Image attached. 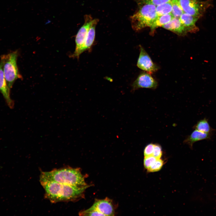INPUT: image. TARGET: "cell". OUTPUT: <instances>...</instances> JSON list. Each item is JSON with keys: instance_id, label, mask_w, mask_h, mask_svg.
<instances>
[{"instance_id": "obj_21", "label": "cell", "mask_w": 216, "mask_h": 216, "mask_svg": "<svg viewBox=\"0 0 216 216\" xmlns=\"http://www.w3.org/2000/svg\"><path fill=\"white\" fill-rule=\"evenodd\" d=\"M79 215L82 216H104L103 214L92 206L86 210L80 212L79 213Z\"/></svg>"}, {"instance_id": "obj_16", "label": "cell", "mask_w": 216, "mask_h": 216, "mask_svg": "<svg viewBox=\"0 0 216 216\" xmlns=\"http://www.w3.org/2000/svg\"><path fill=\"white\" fill-rule=\"evenodd\" d=\"M194 129L199 131L212 134L214 129L210 126L208 120L204 118L199 121L194 126Z\"/></svg>"}, {"instance_id": "obj_10", "label": "cell", "mask_w": 216, "mask_h": 216, "mask_svg": "<svg viewBox=\"0 0 216 216\" xmlns=\"http://www.w3.org/2000/svg\"><path fill=\"white\" fill-rule=\"evenodd\" d=\"M10 89L4 77L2 64L0 62V92L3 95L9 107L12 108L14 107V103L10 97Z\"/></svg>"}, {"instance_id": "obj_19", "label": "cell", "mask_w": 216, "mask_h": 216, "mask_svg": "<svg viewBox=\"0 0 216 216\" xmlns=\"http://www.w3.org/2000/svg\"><path fill=\"white\" fill-rule=\"evenodd\" d=\"M139 6L145 4H152L157 6L161 4L170 2L171 0H135Z\"/></svg>"}, {"instance_id": "obj_7", "label": "cell", "mask_w": 216, "mask_h": 216, "mask_svg": "<svg viewBox=\"0 0 216 216\" xmlns=\"http://www.w3.org/2000/svg\"><path fill=\"white\" fill-rule=\"evenodd\" d=\"M140 53L137 63V66L140 69L150 74L157 71L159 67L154 63L151 57L140 45Z\"/></svg>"}, {"instance_id": "obj_12", "label": "cell", "mask_w": 216, "mask_h": 216, "mask_svg": "<svg viewBox=\"0 0 216 216\" xmlns=\"http://www.w3.org/2000/svg\"><path fill=\"white\" fill-rule=\"evenodd\" d=\"M162 27L180 36H185L188 33L181 22L179 18L177 17H174L170 22Z\"/></svg>"}, {"instance_id": "obj_14", "label": "cell", "mask_w": 216, "mask_h": 216, "mask_svg": "<svg viewBox=\"0 0 216 216\" xmlns=\"http://www.w3.org/2000/svg\"><path fill=\"white\" fill-rule=\"evenodd\" d=\"M212 134L195 130L185 140V142L192 147L193 144L196 142L210 139Z\"/></svg>"}, {"instance_id": "obj_8", "label": "cell", "mask_w": 216, "mask_h": 216, "mask_svg": "<svg viewBox=\"0 0 216 216\" xmlns=\"http://www.w3.org/2000/svg\"><path fill=\"white\" fill-rule=\"evenodd\" d=\"M151 74L145 71L141 72L132 85L133 90L141 88L155 89L158 83Z\"/></svg>"}, {"instance_id": "obj_17", "label": "cell", "mask_w": 216, "mask_h": 216, "mask_svg": "<svg viewBox=\"0 0 216 216\" xmlns=\"http://www.w3.org/2000/svg\"><path fill=\"white\" fill-rule=\"evenodd\" d=\"M156 9L158 16L171 13L172 4L171 1L156 6Z\"/></svg>"}, {"instance_id": "obj_23", "label": "cell", "mask_w": 216, "mask_h": 216, "mask_svg": "<svg viewBox=\"0 0 216 216\" xmlns=\"http://www.w3.org/2000/svg\"><path fill=\"white\" fill-rule=\"evenodd\" d=\"M162 154V152L160 146L158 144H154L152 155L157 159H160Z\"/></svg>"}, {"instance_id": "obj_9", "label": "cell", "mask_w": 216, "mask_h": 216, "mask_svg": "<svg viewBox=\"0 0 216 216\" xmlns=\"http://www.w3.org/2000/svg\"><path fill=\"white\" fill-rule=\"evenodd\" d=\"M92 206L104 216L114 215V208L112 202L107 198L103 200H96Z\"/></svg>"}, {"instance_id": "obj_1", "label": "cell", "mask_w": 216, "mask_h": 216, "mask_svg": "<svg viewBox=\"0 0 216 216\" xmlns=\"http://www.w3.org/2000/svg\"><path fill=\"white\" fill-rule=\"evenodd\" d=\"M45 190V197L52 203L74 201L82 197L88 185L82 187L73 186L40 178Z\"/></svg>"}, {"instance_id": "obj_15", "label": "cell", "mask_w": 216, "mask_h": 216, "mask_svg": "<svg viewBox=\"0 0 216 216\" xmlns=\"http://www.w3.org/2000/svg\"><path fill=\"white\" fill-rule=\"evenodd\" d=\"M174 17L171 13L158 16L150 27L151 34L153 33L156 28L168 23Z\"/></svg>"}, {"instance_id": "obj_5", "label": "cell", "mask_w": 216, "mask_h": 216, "mask_svg": "<svg viewBox=\"0 0 216 216\" xmlns=\"http://www.w3.org/2000/svg\"><path fill=\"white\" fill-rule=\"evenodd\" d=\"M184 13L199 18L212 5L211 0H178Z\"/></svg>"}, {"instance_id": "obj_24", "label": "cell", "mask_w": 216, "mask_h": 216, "mask_svg": "<svg viewBox=\"0 0 216 216\" xmlns=\"http://www.w3.org/2000/svg\"><path fill=\"white\" fill-rule=\"evenodd\" d=\"M154 146V144L150 143L145 147L144 152L145 157L152 155Z\"/></svg>"}, {"instance_id": "obj_11", "label": "cell", "mask_w": 216, "mask_h": 216, "mask_svg": "<svg viewBox=\"0 0 216 216\" xmlns=\"http://www.w3.org/2000/svg\"><path fill=\"white\" fill-rule=\"evenodd\" d=\"M199 18L184 13L179 18L181 23L187 29L188 33H195L199 30L196 23Z\"/></svg>"}, {"instance_id": "obj_13", "label": "cell", "mask_w": 216, "mask_h": 216, "mask_svg": "<svg viewBox=\"0 0 216 216\" xmlns=\"http://www.w3.org/2000/svg\"><path fill=\"white\" fill-rule=\"evenodd\" d=\"M98 21L97 19H94L89 29L84 44L80 50V54L86 51L89 50L93 45L95 38L96 26Z\"/></svg>"}, {"instance_id": "obj_20", "label": "cell", "mask_w": 216, "mask_h": 216, "mask_svg": "<svg viewBox=\"0 0 216 216\" xmlns=\"http://www.w3.org/2000/svg\"><path fill=\"white\" fill-rule=\"evenodd\" d=\"M164 164V161L160 158L157 159L151 166L147 170L149 172H153L160 170Z\"/></svg>"}, {"instance_id": "obj_3", "label": "cell", "mask_w": 216, "mask_h": 216, "mask_svg": "<svg viewBox=\"0 0 216 216\" xmlns=\"http://www.w3.org/2000/svg\"><path fill=\"white\" fill-rule=\"evenodd\" d=\"M139 7L138 11L130 18L132 28L136 31L150 27L158 16L156 6L147 4Z\"/></svg>"}, {"instance_id": "obj_2", "label": "cell", "mask_w": 216, "mask_h": 216, "mask_svg": "<svg viewBox=\"0 0 216 216\" xmlns=\"http://www.w3.org/2000/svg\"><path fill=\"white\" fill-rule=\"evenodd\" d=\"M40 178L78 187L87 185L79 168L66 167L49 172H42Z\"/></svg>"}, {"instance_id": "obj_4", "label": "cell", "mask_w": 216, "mask_h": 216, "mask_svg": "<svg viewBox=\"0 0 216 216\" xmlns=\"http://www.w3.org/2000/svg\"><path fill=\"white\" fill-rule=\"evenodd\" d=\"M18 55V51L16 50L1 56L0 62L2 64L4 77L10 89L16 80L22 78L17 64Z\"/></svg>"}, {"instance_id": "obj_6", "label": "cell", "mask_w": 216, "mask_h": 216, "mask_svg": "<svg viewBox=\"0 0 216 216\" xmlns=\"http://www.w3.org/2000/svg\"><path fill=\"white\" fill-rule=\"evenodd\" d=\"M85 22L80 28L75 38L76 47L74 53L71 56L72 58H79L80 52L86 40L89 29L94 19L90 15H86L84 16Z\"/></svg>"}, {"instance_id": "obj_18", "label": "cell", "mask_w": 216, "mask_h": 216, "mask_svg": "<svg viewBox=\"0 0 216 216\" xmlns=\"http://www.w3.org/2000/svg\"><path fill=\"white\" fill-rule=\"evenodd\" d=\"M172 11L171 13L174 17L179 18L184 13L179 2L178 0H171Z\"/></svg>"}, {"instance_id": "obj_22", "label": "cell", "mask_w": 216, "mask_h": 216, "mask_svg": "<svg viewBox=\"0 0 216 216\" xmlns=\"http://www.w3.org/2000/svg\"><path fill=\"white\" fill-rule=\"evenodd\" d=\"M157 159L152 155L145 157L144 160V165L145 168L147 170L148 169Z\"/></svg>"}]
</instances>
